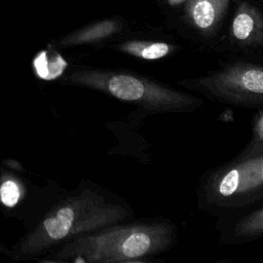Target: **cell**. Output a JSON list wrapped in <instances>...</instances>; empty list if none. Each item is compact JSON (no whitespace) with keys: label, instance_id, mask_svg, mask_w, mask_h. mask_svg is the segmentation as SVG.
I'll use <instances>...</instances> for the list:
<instances>
[{"label":"cell","instance_id":"8fae6325","mask_svg":"<svg viewBox=\"0 0 263 263\" xmlns=\"http://www.w3.org/2000/svg\"><path fill=\"white\" fill-rule=\"evenodd\" d=\"M22 185L12 177L4 179L0 183V201L3 205L12 208L21 199Z\"/></svg>","mask_w":263,"mask_h":263},{"label":"cell","instance_id":"3957f363","mask_svg":"<svg viewBox=\"0 0 263 263\" xmlns=\"http://www.w3.org/2000/svg\"><path fill=\"white\" fill-rule=\"evenodd\" d=\"M62 83L103 92L151 115L193 113L203 105L200 96L125 69L77 67L65 75Z\"/></svg>","mask_w":263,"mask_h":263},{"label":"cell","instance_id":"5bb4252c","mask_svg":"<svg viewBox=\"0 0 263 263\" xmlns=\"http://www.w3.org/2000/svg\"><path fill=\"white\" fill-rule=\"evenodd\" d=\"M184 1H186V0H167V2H168L171 5H179V4L183 3Z\"/></svg>","mask_w":263,"mask_h":263},{"label":"cell","instance_id":"277c9868","mask_svg":"<svg viewBox=\"0 0 263 263\" xmlns=\"http://www.w3.org/2000/svg\"><path fill=\"white\" fill-rule=\"evenodd\" d=\"M196 196L198 209L217 219L263 202V144H247L232 159L205 171Z\"/></svg>","mask_w":263,"mask_h":263},{"label":"cell","instance_id":"9c48e42d","mask_svg":"<svg viewBox=\"0 0 263 263\" xmlns=\"http://www.w3.org/2000/svg\"><path fill=\"white\" fill-rule=\"evenodd\" d=\"M114 48L142 61H159L171 57L178 50V46L163 40L127 39L114 45Z\"/></svg>","mask_w":263,"mask_h":263},{"label":"cell","instance_id":"4fadbf2b","mask_svg":"<svg viewBox=\"0 0 263 263\" xmlns=\"http://www.w3.org/2000/svg\"><path fill=\"white\" fill-rule=\"evenodd\" d=\"M0 253H2L3 255H5L7 257L9 255V248L2 241L1 237H0Z\"/></svg>","mask_w":263,"mask_h":263},{"label":"cell","instance_id":"8992f818","mask_svg":"<svg viewBox=\"0 0 263 263\" xmlns=\"http://www.w3.org/2000/svg\"><path fill=\"white\" fill-rule=\"evenodd\" d=\"M219 241L239 246L263 237V202L235 215L217 219Z\"/></svg>","mask_w":263,"mask_h":263},{"label":"cell","instance_id":"5b68a950","mask_svg":"<svg viewBox=\"0 0 263 263\" xmlns=\"http://www.w3.org/2000/svg\"><path fill=\"white\" fill-rule=\"evenodd\" d=\"M176 83L214 103L240 108L263 107V63L253 60H233L202 75L183 78Z\"/></svg>","mask_w":263,"mask_h":263},{"label":"cell","instance_id":"7a4b0ae2","mask_svg":"<svg viewBox=\"0 0 263 263\" xmlns=\"http://www.w3.org/2000/svg\"><path fill=\"white\" fill-rule=\"evenodd\" d=\"M178 228L164 217L128 219L78 235L48 251L40 262H153L177 243Z\"/></svg>","mask_w":263,"mask_h":263},{"label":"cell","instance_id":"7c38bea8","mask_svg":"<svg viewBox=\"0 0 263 263\" xmlns=\"http://www.w3.org/2000/svg\"><path fill=\"white\" fill-rule=\"evenodd\" d=\"M251 138L248 145H260L263 144V107L259 108L256 113H254L251 122Z\"/></svg>","mask_w":263,"mask_h":263},{"label":"cell","instance_id":"52a82bcc","mask_svg":"<svg viewBox=\"0 0 263 263\" xmlns=\"http://www.w3.org/2000/svg\"><path fill=\"white\" fill-rule=\"evenodd\" d=\"M229 37L235 49L249 52L263 50L261 12L248 3H241L232 18Z\"/></svg>","mask_w":263,"mask_h":263},{"label":"cell","instance_id":"6da1fadb","mask_svg":"<svg viewBox=\"0 0 263 263\" xmlns=\"http://www.w3.org/2000/svg\"><path fill=\"white\" fill-rule=\"evenodd\" d=\"M132 218L134 210L123 197L86 180L41 215L9 249L8 258L37 260L78 235Z\"/></svg>","mask_w":263,"mask_h":263},{"label":"cell","instance_id":"ba28073f","mask_svg":"<svg viewBox=\"0 0 263 263\" xmlns=\"http://www.w3.org/2000/svg\"><path fill=\"white\" fill-rule=\"evenodd\" d=\"M228 2L229 0H189L187 20L201 39L212 40L216 37Z\"/></svg>","mask_w":263,"mask_h":263},{"label":"cell","instance_id":"30bf717a","mask_svg":"<svg viewBox=\"0 0 263 263\" xmlns=\"http://www.w3.org/2000/svg\"><path fill=\"white\" fill-rule=\"evenodd\" d=\"M122 24L116 20H105L78 30L57 41L61 47L101 42L120 32Z\"/></svg>","mask_w":263,"mask_h":263}]
</instances>
